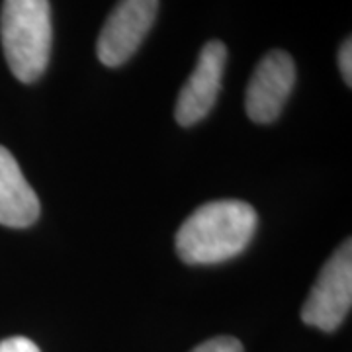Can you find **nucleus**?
I'll list each match as a JSON object with an SVG mask.
<instances>
[{
	"instance_id": "1",
	"label": "nucleus",
	"mask_w": 352,
	"mask_h": 352,
	"mask_svg": "<svg viewBox=\"0 0 352 352\" xmlns=\"http://www.w3.org/2000/svg\"><path fill=\"white\" fill-rule=\"evenodd\" d=\"M256 229V212L247 201H208L184 219L175 247L186 264H217L249 247Z\"/></svg>"
},
{
	"instance_id": "2",
	"label": "nucleus",
	"mask_w": 352,
	"mask_h": 352,
	"mask_svg": "<svg viewBox=\"0 0 352 352\" xmlns=\"http://www.w3.org/2000/svg\"><path fill=\"white\" fill-rule=\"evenodd\" d=\"M50 0H4L0 41L12 75L32 85L45 73L51 57Z\"/></svg>"
},
{
	"instance_id": "3",
	"label": "nucleus",
	"mask_w": 352,
	"mask_h": 352,
	"mask_svg": "<svg viewBox=\"0 0 352 352\" xmlns=\"http://www.w3.org/2000/svg\"><path fill=\"white\" fill-rule=\"evenodd\" d=\"M352 305V243L346 239L323 264L302 307L305 325L333 333L342 325Z\"/></svg>"
},
{
	"instance_id": "4",
	"label": "nucleus",
	"mask_w": 352,
	"mask_h": 352,
	"mask_svg": "<svg viewBox=\"0 0 352 352\" xmlns=\"http://www.w3.org/2000/svg\"><path fill=\"white\" fill-rule=\"evenodd\" d=\"M159 12V0H118L96 41V55L106 67H122L141 47Z\"/></svg>"
},
{
	"instance_id": "5",
	"label": "nucleus",
	"mask_w": 352,
	"mask_h": 352,
	"mask_svg": "<svg viewBox=\"0 0 352 352\" xmlns=\"http://www.w3.org/2000/svg\"><path fill=\"white\" fill-rule=\"evenodd\" d=\"M296 85L292 55L272 50L258 61L245 92V110L254 124H272L282 113Z\"/></svg>"
},
{
	"instance_id": "6",
	"label": "nucleus",
	"mask_w": 352,
	"mask_h": 352,
	"mask_svg": "<svg viewBox=\"0 0 352 352\" xmlns=\"http://www.w3.org/2000/svg\"><path fill=\"white\" fill-rule=\"evenodd\" d=\"M227 63V47L223 41L212 39L201 47L198 63L184 82L175 106V118L180 126L190 127L212 112Z\"/></svg>"
},
{
	"instance_id": "7",
	"label": "nucleus",
	"mask_w": 352,
	"mask_h": 352,
	"mask_svg": "<svg viewBox=\"0 0 352 352\" xmlns=\"http://www.w3.org/2000/svg\"><path fill=\"white\" fill-rule=\"evenodd\" d=\"M39 212L38 194L12 153L0 145V226L24 229L38 221Z\"/></svg>"
},
{
	"instance_id": "8",
	"label": "nucleus",
	"mask_w": 352,
	"mask_h": 352,
	"mask_svg": "<svg viewBox=\"0 0 352 352\" xmlns=\"http://www.w3.org/2000/svg\"><path fill=\"white\" fill-rule=\"evenodd\" d=\"M192 352H243V344L233 337H215L198 344Z\"/></svg>"
},
{
	"instance_id": "9",
	"label": "nucleus",
	"mask_w": 352,
	"mask_h": 352,
	"mask_svg": "<svg viewBox=\"0 0 352 352\" xmlns=\"http://www.w3.org/2000/svg\"><path fill=\"white\" fill-rule=\"evenodd\" d=\"M339 71L346 87H352V41L346 38L339 50Z\"/></svg>"
},
{
	"instance_id": "10",
	"label": "nucleus",
	"mask_w": 352,
	"mask_h": 352,
	"mask_svg": "<svg viewBox=\"0 0 352 352\" xmlns=\"http://www.w3.org/2000/svg\"><path fill=\"white\" fill-rule=\"evenodd\" d=\"M0 352H41L34 340L25 337H10L0 342Z\"/></svg>"
}]
</instances>
